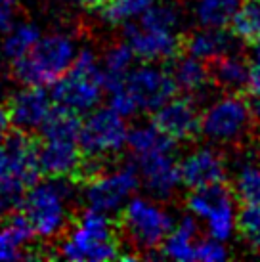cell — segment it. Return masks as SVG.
I'll return each instance as SVG.
<instances>
[{
  "label": "cell",
  "mask_w": 260,
  "mask_h": 262,
  "mask_svg": "<svg viewBox=\"0 0 260 262\" xmlns=\"http://www.w3.org/2000/svg\"><path fill=\"white\" fill-rule=\"evenodd\" d=\"M134 59V52L130 48L128 42H117L109 46V50L103 56V88L107 92H113L121 88L126 80V75L130 71Z\"/></svg>",
  "instance_id": "obj_24"
},
{
  "label": "cell",
  "mask_w": 260,
  "mask_h": 262,
  "mask_svg": "<svg viewBox=\"0 0 260 262\" xmlns=\"http://www.w3.org/2000/svg\"><path fill=\"white\" fill-rule=\"evenodd\" d=\"M228 258V251L222 245V241L214 239H197L195 243V260L205 262H220Z\"/></svg>",
  "instance_id": "obj_33"
},
{
  "label": "cell",
  "mask_w": 260,
  "mask_h": 262,
  "mask_svg": "<svg viewBox=\"0 0 260 262\" xmlns=\"http://www.w3.org/2000/svg\"><path fill=\"white\" fill-rule=\"evenodd\" d=\"M182 182L188 188H203L226 178V167L222 155L214 149H197L180 163Z\"/></svg>",
  "instance_id": "obj_17"
},
{
  "label": "cell",
  "mask_w": 260,
  "mask_h": 262,
  "mask_svg": "<svg viewBox=\"0 0 260 262\" xmlns=\"http://www.w3.org/2000/svg\"><path fill=\"white\" fill-rule=\"evenodd\" d=\"M2 144L8 153V172L19 178L27 188H33L42 176L38 167V142L31 132L12 128Z\"/></svg>",
  "instance_id": "obj_12"
},
{
  "label": "cell",
  "mask_w": 260,
  "mask_h": 262,
  "mask_svg": "<svg viewBox=\"0 0 260 262\" xmlns=\"http://www.w3.org/2000/svg\"><path fill=\"white\" fill-rule=\"evenodd\" d=\"M10 130H12L10 111H8V105H2V103H0V142L4 140V136H6Z\"/></svg>",
  "instance_id": "obj_37"
},
{
  "label": "cell",
  "mask_w": 260,
  "mask_h": 262,
  "mask_svg": "<svg viewBox=\"0 0 260 262\" xmlns=\"http://www.w3.org/2000/svg\"><path fill=\"white\" fill-rule=\"evenodd\" d=\"M124 38L134 56L144 61L172 59L182 52V37L174 35L172 31L145 29L142 25H132L128 21L124 23Z\"/></svg>",
  "instance_id": "obj_15"
},
{
  "label": "cell",
  "mask_w": 260,
  "mask_h": 262,
  "mask_svg": "<svg viewBox=\"0 0 260 262\" xmlns=\"http://www.w3.org/2000/svg\"><path fill=\"white\" fill-rule=\"evenodd\" d=\"M82 157L77 140H44L42 146H38V167L46 178L73 180Z\"/></svg>",
  "instance_id": "obj_16"
},
{
  "label": "cell",
  "mask_w": 260,
  "mask_h": 262,
  "mask_svg": "<svg viewBox=\"0 0 260 262\" xmlns=\"http://www.w3.org/2000/svg\"><path fill=\"white\" fill-rule=\"evenodd\" d=\"M126 144L136 155H145L153 151H172L174 140L166 136L165 132L159 130L153 123L140 124L136 128L128 130Z\"/></svg>",
  "instance_id": "obj_26"
},
{
  "label": "cell",
  "mask_w": 260,
  "mask_h": 262,
  "mask_svg": "<svg viewBox=\"0 0 260 262\" xmlns=\"http://www.w3.org/2000/svg\"><path fill=\"white\" fill-rule=\"evenodd\" d=\"M241 237L254 249H260V203H247L235 219Z\"/></svg>",
  "instance_id": "obj_32"
},
{
  "label": "cell",
  "mask_w": 260,
  "mask_h": 262,
  "mask_svg": "<svg viewBox=\"0 0 260 262\" xmlns=\"http://www.w3.org/2000/svg\"><path fill=\"white\" fill-rule=\"evenodd\" d=\"M231 33L249 46L260 42V0H249L237 8L231 19Z\"/></svg>",
  "instance_id": "obj_27"
},
{
  "label": "cell",
  "mask_w": 260,
  "mask_h": 262,
  "mask_svg": "<svg viewBox=\"0 0 260 262\" xmlns=\"http://www.w3.org/2000/svg\"><path fill=\"white\" fill-rule=\"evenodd\" d=\"M239 8V0H197L195 19L201 27H226L230 25Z\"/></svg>",
  "instance_id": "obj_28"
},
{
  "label": "cell",
  "mask_w": 260,
  "mask_h": 262,
  "mask_svg": "<svg viewBox=\"0 0 260 262\" xmlns=\"http://www.w3.org/2000/svg\"><path fill=\"white\" fill-rule=\"evenodd\" d=\"M10 211H12V209L8 207V203L4 201V197L0 195V224L4 222V219H6V214H8Z\"/></svg>",
  "instance_id": "obj_40"
},
{
  "label": "cell",
  "mask_w": 260,
  "mask_h": 262,
  "mask_svg": "<svg viewBox=\"0 0 260 262\" xmlns=\"http://www.w3.org/2000/svg\"><path fill=\"white\" fill-rule=\"evenodd\" d=\"M75 58V40L63 33H52L38 38L29 54L12 61V75L23 86L54 84L71 69Z\"/></svg>",
  "instance_id": "obj_1"
},
{
  "label": "cell",
  "mask_w": 260,
  "mask_h": 262,
  "mask_svg": "<svg viewBox=\"0 0 260 262\" xmlns=\"http://www.w3.org/2000/svg\"><path fill=\"white\" fill-rule=\"evenodd\" d=\"M124 86L136 100L138 107L144 111L159 110L163 103L174 98L178 90L168 69L155 66H142L134 71H128Z\"/></svg>",
  "instance_id": "obj_9"
},
{
  "label": "cell",
  "mask_w": 260,
  "mask_h": 262,
  "mask_svg": "<svg viewBox=\"0 0 260 262\" xmlns=\"http://www.w3.org/2000/svg\"><path fill=\"white\" fill-rule=\"evenodd\" d=\"M58 251L59 256L73 262H105L121 258V241L115 237H101L75 222L61 239Z\"/></svg>",
  "instance_id": "obj_10"
},
{
  "label": "cell",
  "mask_w": 260,
  "mask_h": 262,
  "mask_svg": "<svg viewBox=\"0 0 260 262\" xmlns=\"http://www.w3.org/2000/svg\"><path fill=\"white\" fill-rule=\"evenodd\" d=\"M251 121L249 102L233 92L212 103L201 117V134L216 142H231L245 134Z\"/></svg>",
  "instance_id": "obj_8"
},
{
  "label": "cell",
  "mask_w": 260,
  "mask_h": 262,
  "mask_svg": "<svg viewBox=\"0 0 260 262\" xmlns=\"http://www.w3.org/2000/svg\"><path fill=\"white\" fill-rule=\"evenodd\" d=\"M2 2H15L17 4V0H2Z\"/></svg>",
  "instance_id": "obj_42"
},
{
  "label": "cell",
  "mask_w": 260,
  "mask_h": 262,
  "mask_svg": "<svg viewBox=\"0 0 260 262\" xmlns=\"http://www.w3.org/2000/svg\"><path fill=\"white\" fill-rule=\"evenodd\" d=\"M63 2H82V0H63Z\"/></svg>",
  "instance_id": "obj_41"
},
{
  "label": "cell",
  "mask_w": 260,
  "mask_h": 262,
  "mask_svg": "<svg viewBox=\"0 0 260 262\" xmlns=\"http://www.w3.org/2000/svg\"><path fill=\"white\" fill-rule=\"evenodd\" d=\"M80 126H82V121L77 111L56 103L40 126V132L44 140H77L79 142Z\"/></svg>",
  "instance_id": "obj_25"
},
{
  "label": "cell",
  "mask_w": 260,
  "mask_h": 262,
  "mask_svg": "<svg viewBox=\"0 0 260 262\" xmlns=\"http://www.w3.org/2000/svg\"><path fill=\"white\" fill-rule=\"evenodd\" d=\"M170 63L168 73L172 77L174 84L178 90H184L188 96H195L203 92L210 80L209 73V63L205 59H199L188 54V56H182V52L178 56H174Z\"/></svg>",
  "instance_id": "obj_20"
},
{
  "label": "cell",
  "mask_w": 260,
  "mask_h": 262,
  "mask_svg": "<svg viewBox=\"0 0 260 262\" xmlns=\"http://www.w3.org/2000/svg\"><path fill=\"white\" fill-rule=\"evenodd\" d=\"M138 168L145 188L159 199H168L182 182L180 165L174 161L172 151L138 155Z\"/></svg>",
  "instance_id": "obj_14"
},
{
  "label": "cell",
  "mask_w": 260,
  "mask_h": 262,
  "mask_svg": "<svg viewBox=\"0 0 260 262\" xmlns=\"http://www.w3.org/2000/svg\"><path fill=\"white\" fill-rule=\"evenodd\" d=\"M140 186V172L134 165L101 172L90 182L84 184V201L88 209L100 212H115L126 205L128 199Z\"/></svg>",
  "instance_id": "obj_6"
},
{
  "label": "cell",
  "mask_w": 260,
  "mask_h": 262,
  "mask_svg": "<svg viewBox=\"0 0 260 262\" xmlns=\"http://www.w3.org/2000/svg\"><path fill=\"white\" fill-rule=\"evenodd\" d=\"M15 2H2L0 0V35H6L15 25Z\"/></svg>",
  "instance_id": "obj_36"
},
{
  "label": "cell",
  "mask_w": 260,
  "mask_h": 262,
  "mask_svg": "<svg viewBox=\"0 0 260 262\" xmlns=\"http://www.w3.org/2000/svg\"><path fill=\"white\" fill-rule=\"evenodd\" d=\"M109 94H111L109 96V107L115 111V113H119L123 119L124 117H132L138 110H140L136 100L132 98V94L126 90L124 84L121 88L113 90V92H109Z\"/></svg>",
  "instance_id": "obj_34"
},
{
  "label": "cell",
  "mask_w": 260,
  "mask_h": 262,
  "mask_svg": "<svg viewBox=\"0 0 260 262\" xmlns=\"http://www.w3.org/2000/svg\"><path fill=\"white\" fill-rule=\"evenodd\" d=\"M201 117L191 98H170L155 110L153 124L174 142H182L201 134Z\"/></svg>",
  "instance_id": "obj_11"
},
{
  "label": "cell",
  "mask_w": 260,
  "mask_h": 262,
  "mask_svg": "<svg viewBox=\"0 0 260 262\" xmlns=\"http://www.w3.org/2000/svg\"><path fill=\"white\" fill-rule=\"evenodd\" d=\"M209 63L210 80L216 86L224 88L228 92H235L239 94L243 88L249 84V73H251V66L247 63L245 58H241L237 54H224L218 58L207 61Z\"/></svg>",
  "instance_id": "obj_21"
},
{
  "label": "cell",
  "mask_w": 260,
  "mask_h": 262,
  "mask_svg": "<svg viewBox=\"0 0 260 262\" xmlns=\"http://www.w3.org/2000/svg\"><path fill=\"white\" fill-rule=\"evenodd\" d=\"M235 40L237 37L224 31V27H203L182 37V50L195 58L210 61L218 56L231 54L235 48Z\"/></svg>",
  "instance_id": "obj_18"
},
{
  "label": "cell",
  "mask_w": 260,
  "mask_h": 262,
  "mask_svg": "<svg viewBox=\"0 0 260 262\" xmlns=\"http://www.w3.org/2000/svg\"><path fill=\"white\" fill-rule=\"evenodd\" d=\"M233 193L241 203H260V165L247 163L239 168Z\"/></svg>",
  "instance_id": "obj_30"
},
{
  "label": "cell",
  "mask_w": 260,
  "mask_h": 262,
  "mask_svg": "<svg viewBox=\"0 0 260 262\" xmlns=\"http://www.w3.org/2000/svg\"><path fill=\"white\" fill-rule=\"evenodd\" d=\"M6 105L14 128L35 132L50 115L54 100L42 86H25L17 94L10 96Z\"/></svg>",
  "instance_id": "obj_13"
},
{
  "label": "cell",
  "mask_w": 260,
  "mask_h": 262,
  "mask_svg": "<svg viewBox=\"0 0 260 262\" xmlns=\"http://www.w3.org/2000/svg\"><path fill=\"white\" fill-rule=\"evenodd\" d=\"M247 90L254 96H260V42L254 44L253 66H251V73H249V84H247Z\"/></svg>",
  "instance_id": "obj_35"
},
{
  "label": "cell",
  "mask_w": 260,
  "mask_h": 262,
  "mask_svg": "<svg viewBox=\"0 0 260 262\" xmlns=\"http://www.w3.org/2000/svg\"><path fill=\"white\" fill-rule=\"evenodd\" d=\"M38 38L40 29L35 23H15L6 33V38L2 42V56L10 61L23 58L25 54H29Z\"/></svg>",
  "instance_id": "obj_29"
},
{
  "label": "cell",
  "mask_w": 260,
  "mask_h": 262,
  "mask_svg": "<svg viewBox=\"0 0 260 262\" xmlns=\"http://www.w3.org/2000/svg\"><path fill=\"white\" fill-rule=\"evenodd\" d=\"M73 195V180L69 178H48V182L27 189L21 201L23 214L31 222L36 235L54 239L67 232L71 226V214L67 201Z\"/></svg>",
  "instance_id": "obj_2"
},
{
  "label": "cell",
  "mask_w": 260,
  "mask_h": 262,
  "mask_svg": "<svg viewBox=\"0 0 260 262\" xmlns=\"http://www.w3.org/2000/svg\"><path fill=\"white\" fill-rule=\"evenodd\" d=\"M103 71L92 50H80L71 69L52 84V100L77 113L94 110L101 100Z\"/></svg>",
  "instance_id": "obj_3"
},
{
  "label": "cell",
  "mask_w": 260,
  "mask_h": 262,
  "mask_svg": "<svg viewBox=\"0 0 260 262\" xmlns=\"http://www.w3.org/2000/svg\"><path fill=\"white\" fill-rule=\"evenodd\" d=\"M180 15L176 12V8L170 4H155L145 10L140 15V25L145 29H155V31H174L178 25Z\"/></svg>",
  "instance_id": "obj_31"
},
{
  "label": "cell",
  "mask_w": 260,
  "mask_h": 262,
  "mask_svg": "<svg viewBox=\"0 0 260 262\" xmlns=\"http://www.w3.org/2000/svg\"><path fill=\"white\" fill-rule=\"evenodd\" d=\"M195 243H197V222L193 216H184L180 224L163 241V255L174 260H195Z\"/></svg>",
  "instance_id": "obj_23"
},
{
  "label": "cell",
  "mask_w": 260,
  "mask_h": 262,
  "mask_svg": "<svg viewBox=\"0 0 260 262\" xmlns=\"http://www.w3.org/2000/svg\"><path fill=\"white\" fill-rule=\"evenodd\" d=\"M35 237V230L23 211H14L0 228V260H29V249L23 247Z\"/></svg>",
  "instance_id": "obj_19"
},
{
  "label": "cell",
  "mask_w": 260,
  "mask_h": 262,
  "mask_svg": "<svg viewBox=\"0 0 260 262\" xmlns=\"http://www.w3.org/2000/svg\"><path fill=\"white\" fill-rule=\"evenodd\" d=\"M126 124L123 117L111 110H96L80 126L79 146L88 157H105L123 149L126 144Z\"/></svg>",
  "instance_id": "obj_7"
},
{
  "label": "cell",
  "mask_w": 260,
  "mask_h": 262,
  "mask_svg": "<svg viewBox=\"0 0 260 262\" xmlns=\"http://www.w3.org/2000/svg\"><path fill=\"white\" fill-rule=\"evenodd\" d=\"M249 107H251V115H253V121L260 123V96H254L249 100Z\"/></svg>",
  "instance_id": "obj_38"
},
{
  "label": "cell",
  "mask_w": 260,
  "mask_h": 262,
  "mask_svg": "<svg viewBox=\"0 0 260 262\" xmlns=\"http://www.w3.org/2000/svg\"><path fill=\"white\" fill-rule=\"evenodd\" d=\"M172 228L170 214L144 197H134L126 201L123 216L119 220V232L128 235L134 249H145L147 253L159 249L166 235L172 232Z\"/></svg>",
  "instance_id": "obj_4"
},
{
  "label": "cell",
  "mask_w": 260,
  "mask_h": 262,
  "mask_svg": "<svg viewBox=\"0 0 260 262\" xmlns=\"http://www.w3.org/2000/svg\"><path fill=\"white\" fill-rule=\"evenodd\" d=\"M155 0H82L88 12L100 15L109 25H124L142 15Z\"/></svg>",
  "instance_id": "obj_22"
},
{
  "label": "cell",
  "mask_w": 260,
  "mask_h": 262,
  "mask_svg": "<svg viewBox=\"0 0 260 262\" xmlns=\"http://www.w3.org/2000/svg\"><path fill=\"white\" fill-rule=\"evenodd\" d=\"M8 172V153L4 144H0V176H4Z\"/></svg>",
  "instance_id": "obj_39"
},
{
  "label": "cell",
  "mask_w": 260,
  "mask_h": 262,
  "mask_svg": "<svg viewBox=\"0 0 260 262\" xmlns=\"http://www.w3.org/2000/svg\"><path fill=\"white\" fill-rule=\"evenodd\" d=\"M233 201H235L233 189L222 180L203 188H195L188 195V209L195 216L207 222L210 237L226 241L231 237L235 228Z\"/></svg>",
  "instance_id": "obj_5"
}]
</instances>
